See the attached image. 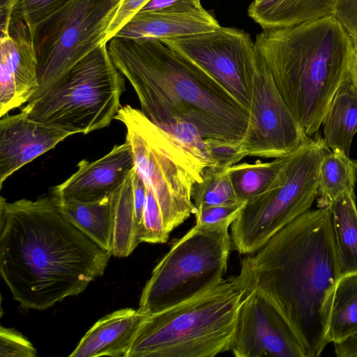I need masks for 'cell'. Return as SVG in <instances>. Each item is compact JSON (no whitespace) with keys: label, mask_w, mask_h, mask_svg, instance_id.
Masks as SVG:
<instances>
[{"label":"cell","mask_w":357,"mask_h":357,"mask_svg":"<svg viewBox=\"0 0 357 357\" xmlns=\"http://www.w3.org/2000/svg\"><path fill=\"white\" fill-rule=\"evenodd\" d=\"M112 254L61 213L49 193L0 198V273L23 309L45 310L103 275Z\"/></svg>","instance_id":"obj_1"},{"label":"cell","mask_w":357,"mask_h":357,"mask_svg":"<svg viewBox=\"0 0 357 357\" xmlns=\"http://www.w3.org/2000/svg\"><path fill=\"white\" fill-rule=\"evenodd\" d=\"M246 290L269 301L289 323L305 357L328 344L327 323L340 278L330 207L308 210L241 262Z\"/></svg>","instance_id":"obj_2"},{"label":"cell","mask_w":357,"mask_h":357,"mask_svg":"<svg viewBox=\"0 0 357 357\" xmlns=\"http://www.w3.org/2000/svg\"><path fill=\"white\" fill-rule=\"evenodd\" d=\"M107 48L141 110L160 128L181 121L204 138L245 137L249 112L211 75L162 40L114 37Z\"/></svg>","instance_id":"obj_3"},{"label":"cell","mask_w":357,"mask_h":357,"mask_svg":"<svg viewBox=\"0 0 357 357\" xmlns=\"http://www.w3.org/2000/svg\"><path fill=\"white\" fill-rule=\"evenodd\" d=\"M256 48L307 137L317 132L336 91L349 77L354 46L330 15L258 33Z\"/></svg>","instance_id":"obj_4"},{"label":"cell","mask_w":357,"mask_h":357,"mask_svg":"<svg viewBox=\"0 0 357 357\" xmlns=\"http://www.w3.org/2000/svg\"><path fill=\"white\" fill-rule=\"evenodd\" d=\"M245 294L236 275L147 314L126 357H214L230 351Z\"/></svg>","instance_id":"obj_5"},{"label":"cell","mask_w":357,"mask_h":357,"mask_svg":"<svg viewBox=\"0 0 357 357\" xmlns=\"http://www.w3.org/2000/svg\"><path fill=\"white\" fill-rule=\"evenodd\" d=\"M123 75L114 64L107 44L79 60L20 112L72 133L88 134L109 126L125 91Z\"/></svg>","instance_id":"obj_6"},{"label":"cell","mask_w":357,"mask_h":357,"mask_svg":"<svg viewBox=\"0 0 357 357\" xmlns=\"http://www.w3.org/2000/svg\"><path fill=\"white\" fill-rule=\"evenodd\" d=\"M114 119L126 128L135 170L153 192L170 234L195 213L192 190L210 165L183 148L141 109L125 105Z\"/></svg>","instance_id":"obj_7"},{"label":"cell","mask_w":357,"mask_h":357,"mask_svg":"<svg viewBox=\"0 0 357 357\" xmlns=\"http://www.w3.org/2000/svg\"><path fill=\"white\" fill-rule=\"evenodd\" d=\"M329 149L309 139L289 155L271 184L248 200L231 225L234 248L251 255L286 225L310 210L317 198L320 162Z\"/></svg>","instance_id":"obj_8"},{"label":"cell","mask_w":357,"mask_h":357,"mask_svg":"<svg viewBox=\"0 0 357 357\" xmlns=\"http://www.w3.org/2000/svg\"><path fill=\"white\" fill-rule=\"evenodd\" d=\"M231 225L195 224L176 241L153 270L138 309L146 314L156 312L222 281L233 245Z\"/></svg>","instance_id":"obj_9"},{"label":"cell","mask_w":357,"mask_h":357,"mask_svg":"<svg viewBox=\"0 0 357 357\" xmlns=\"http://www.w3.org/2000/svg\"><path fill=\"white\" fill-rule=\"evenodd\" d=\"M121 1L71 0L30 31L39 84L32 99L85 56L105 45L107 31Z\"/></svg>","instance_id":"obj_10"},{"label":"cell","mask_w":357,"mask_h":357,"mask_svg":"<svg viewBox=\"0 0 357 357\" xmlns=\"http://www.w3.org/2000/svg\"><path fill=\"white\" fill-rule=\"evenodd\" d=\"M309 139L282 99L258 52L250 75L249 122L241 140L246 155L274 159L286 157Z\"/></svg>","instance_id":"obj_11"},{"label":"cell","mask_w":357,"mask_h":357,"mask_svg":"<svg viewBox=\"0 0 357 357\" xmlns=\"http://www.w3.org/2000/svg\"><path fill=\"white\" fill-rule=\"evenodd\" d=\"M162 41L211 75L249 112L250 75L258 52L248 33L220 26Z\"/></svg>","instance_id":"obj_12"},{"label":"cell","mask_w":357,"mask_h":357,"mask_svg":"<svg viewBox=\"0 0 357 357\" xmlns=\"http://www.w3.org/2000/svg\"><path fill=\"white\" fill-rule=\"evenodd\" d=\"M230 351L236 357H305L294 331L266 298L247 292Z\"/></svg>","instance_id":"obj_13"},{"label":"cell","mask_w":357,"mask_h":357,"mask_svg":"<svg viewBox=\"0 0 357 357\" xmlns=\"http://www.w3.org/2000/svg\"><path fill=\"white\" fill-rule=\"evenodd\" d=\"M37 67L30 29L13 16L8 34L0 37V117L32 99L39 86Z\"/></svg>","instance_id":"obj_14"},{"label":"cell","mask_w":357,"mask_h":357,"mask_svg":"<svg viewBox=\"0 0 357 357\" xmlns=\"http://www.w3.org/2000/svg\"><path fill=\"white\" fill-rule=\"evenodd\" d=\"M77 169L63 183L51 188L50 194L59 199L90 202L114 192L135 169L132 151L126 139L94 161L82 160Z\"/></svg>","instance_id":"obj_15"},{"label":"cell","mask_w":357,"mask_h":357,"mask_svg":"<svg viewBox=\"0 0 357 357\" xmlns=\"http://www.w3.org/2000/svg\"><path fill=\"white\" fill-rule=\"evenodd\" d=\"M1 118L0 188L15 172L73 135L21 112Z\"/></svg>","instance_id":"obj_16"},{"label":"cell","mask_w":357,"mask_h":357,"mask_svg":"<svg viewBox=\"0 0 357 357\" xmlns=\"http://www.w3.org/2000/svg\"><path fill=\"white\" fill-rule=\"evenodd\" d=\"M220 26L216 19L206 10L201 12L139 10L114 37L163 40L211 31Z\"/></svg>","instance_id":"obj_17"},{"label":"cell","mask_w":357,"mask_h":357,"mask_svg":"<svg viewBox=\"0 0 357 357\" xmlns=\"http://www.w3.org/2000/svg\"><path fill=\"white\" fill-rule=\"evenodd\" d=\"M146 314L139 309L124 308L104 316L86 332L69 356L126 357Z\"/></svg>","instance_id":"obj_18"},{"label":"cell","mask_w":357,"mask_h":357,"mask_svg":"<svg viewBox=\"0 0 357 357\" xmlns=\"http://www.w3.org/2000/svg\"><path fill=\"white\" fill-rule=\"evenodd\" d=\"M336 0L252 1L248 15L263 29L289 27L333 15Z\"/></svg>","instance_id":"obj_19"},{"label":"cell","mask_w":357,"mask_h":357,"mask_svg":"<svg viewBox=\"0 0 357 357\" xmlns=\"http://www.w3.org/2000/svg\"><path fill=\"white\" fill-rule=\"evenodd\" d=\"M321 125L326 146L332 151H341L349 156L357 132V88L349 75L336 91Z\"/></svg>","instance_id":"obj_20"},{"label":"cell","mask_w":357,"mask_h":357,"mask_svg":"<svg viewBox=\"0 0 357 357\" xmlns=\"http://www.w3.org/2000/svg\"><path fill=\"white\" fill-rule=\"evenodd\" d=\"M113 193L102 199L90 202L53 197L61 213L68 222L101 248L111 252L114 222Z\"/></svg>","instance_id":"obj_21"},{"label":"cell","mask_w":357,"mask_h":357,"mask_svg":"<svg viewBox=\"0 0 357 357\" xmlns=\"http://www.w3.org/2000/svg\"><path fill=\"white\" fill-rule=\"evenodd\" d=\"M340 277L357 273V207L354 191L344 193L330 206Z\"/></svg>","instance_id":"obj_22"},{"label":"cell","mask_w":357,"mask_h":357,"mask_svg":"<svg viewBox=\"0 0 357 357\" xmlns=\"http://www.w3.org/2000/svg\"><path fill=\"white\" fill-rule=\"evenodd\" d=\"M113 193L114 222L111 254L126 257L142 243V226L139 223L133 202L132 174Z\"/></svg>","instance_id":"obj_23"},{"label":"cell","mask_w":357,"mask_h":357,"mask_svg":"<svg viewBox=\"0 0 357 357\" xmlns=\"http://www.w3.org/2000/svg\"><path fill=\"white\" fill-rule=\"evenodd\" d=\"M357 160L341 151H328L319 169L317 202L318 208L328 207L342 195L354 191Z\"/></svg>","instance_id":"obj_24"},{"label":"cell","mask_w":357,"mask_h":357,"mask_svg":"<svg viewBox=\"0 0 357 357\" xmlns=\"http://www.w3.org/2000/svg\"><path fill=\"white\" fill-rule=\"evenodd\" d=\"M357 332V273L342 276L333 292L325 340L340 342Z\"/></svg>","instance_id":"obj_25"},{"label":"cell","mask_w":357,"mask_h":357,"mask_svg":"<svg viewBox=\"0 0 357 357\" xmlns=\"http://www.w3.org/2000/svg\"><path fill=\"white\" fill-rule=\"evenodd\" d=\"M289 155L269 162L257 160L253 163H237L228 167L238 198L247 202L263 192L282 171Z\"/></svg>","instance_id":"obj_26"},{"label":"cell","mask_w":357,"mask_h":357,"mask_svg":"<svg viewBox=\"0 0 357 357\" xmlns=\"http://www.w3.org/2000/svg\"><path fill=\"white\" fill-rule=\"evenodd\" d=\"M192 199L195 209L242 202L234 189L228 167H207L202 181L195 185Z\"/></svg>","instance_id":"obj_27"},{"label":"cell","mask_w":357,"mask_h":357,"mask_svg":"<svg viewBox=\"0 0 357 357\" xmlns=\"http://www.w3.org/2000/svg\"><path fill=\"white\" fill-rule=\"evenodd\" d=\"M169 237L165 229L162 214L153 192L146 188V197L143 213L141 241L164 243Z\"/></svg>","instance_id":"obj_28"},{"label":"cell","mask_w":357,"mask_h":357,"mask_svg":"<svg viewBox=\"0 0 357 357\" xmlns=\"http://www.w3.org/2000/svg\"><path fill=\"white\" fill-rule=\"evenodd\" d=\"M71 0H17L13 16L22 20L31 31ZM12 16V17H13Z\"/></svg>","instance_id":"obj_29"},{"label":"cell","mask_w":357,"mask_h":357,"mask_svg":"<svg viewBox=\"0 0 357 357\" xmlns=\"http://www.w3.org/2000/svg\"><path fill=\"white\" fill-rule=\"evenodd\" d=\"M204 146L213 166L229 167L247 157L241 141L204 138Z\"/></svg>","instance_id":"obj_30"},{"label":"cell","mask_w":357,"mask_h":357,"mask_svg":"<svg viewBox=\"0 0 357 357\" xmlns=\"http://www.w3.org/2000/svg\"><path fill=\"white\" fill-rule=\"evenodd\" d=\"M37 351L20 333L13 328H0V357H35Z\"/></svg>","instance_id":"obj_31"},{"label":"cell","mask_w":357,"mask_h":357,"mask_svg":"<svg viewBox=\"0 0 357 357\" xmlns=\"http://www.w3.org/2000/svg\"><path fill=\"white\" fill-rule=\"evenodd\" d=\"M246 202L236 204L219 205L195 209V224H232Z\"/></svg>","instance_id":"obj_32"},{"label":"cell","mask_w":357,"mask_h":357,"mask_svg":"<svg viewBox=\"0 0 357 357\" xmlns=\"http://www.w3.org/2000/svg\"><path fill=\"white\" fill-rule=\"evenodd\" d=\"M357 50V0H336L332 15Z\"/></svg>","instance_id":"obj_33"},{"label":"cell","mask_w":357,"mask_h":357,"mask_svg":"<svg viewBox=\"0 0 357 357\" xmlns=\"http://www.w3.org/2000/svg\"><path fill=\"white\" fill-rule=\"evenodd\" d=\"M149 1L122 0L107 31L105 44H107L118 31Z\"/></svg>","instance_id":"obj_34"},{"label":"cell","mask_w":357,"mask_h":357,"mask_svg":"<svg viewBox=\"0 0 357 357\" xmlns=\"http://www.w3.org/2000/svg\"><path fill=\"white\" fill-rule=\"evenodd\" d=\"M204 10L200 0H150L140 10L201 12Z\"/></svg>","instance_id":"obj_35"},{"label":"cell","mask_w":357,"mask_h":357,"mask_svg":"<svg viewBox=\"0 0 357 357\" xmlns=\"http://www.w3.org/2000/svg\"><path fill=\"white\" fill-rule=\"evenodd\" d=\"M17 0H0V33L8 34V28Z\"/></svg>","instance_id":"obj_36"},{"label":"cell","mask_w":357,"mask_h":357,"mask_svg":"<svg viewBox=\"0 0 357 357\" xmlns=\"http://www.w3.org/2000/svg\"><path fill=\"white\" fill-rule=\"evenodd\" d=\"M334 346L338 357H357V332Z\"/></svg>","instance_id":"obj_37"},{"label":"cell","mask_w":357,"mask_h":357,"mask_svg":"<svg viewBox=\"0 0 357 357\" xmlns=\"http://www.w3.org/2000/svg\"><path fill=\"white\" fill-rule=\"evenodd\" d=\"M349 77L352 83L357 88V51L355 50L354 54L350 69H349Z\"/></svg>","instance_id":"obj_38"},{"label":"cell","mask_w":357,"mask_h":357,"mask_svg":"<svg viewBox=\"0 0 357 357\" xmlns=\"http://www.w3.org/2000/svg\"><path fill=\"white\" fill-rule=\"evenodd\" d=\"M262 0H253L252 1H255V2H259V1H261Z\"/></svg>","instance_id":"obj_39"},{"label":"cell","mask_w":357,"mask_h":357,"mask_svg":"<svg viewBox=\"0 0 357 357\" xmlns=\"http://www.w3.org/2000/svg\"><path fill=\"white\" fill-rule=\"evenodd\" d=\"M356 50V51H357V50Z\"/></svg>","instance_id":"obj_40"}]
</instances>
